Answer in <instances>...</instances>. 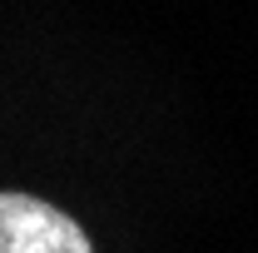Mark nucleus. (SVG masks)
Returning a JSON list of instances; mask_svg holds the SVG:
<instances>
[{
  "label": "nucleus",
  "mask_w": 258,
  "mask_h": 253,
  "mask_svg": "<svg viewBox=\"0 0 258 253\" xmlns=\"http://www.w3.org/2000/svg\"><path fill=\"white\" fill-rule=\"evenodd\" d=\"M0 253H95L85 228L35 194H0Z\"/></svg>",
  "instance_id": "f257e3e1"
}]
</instances>
